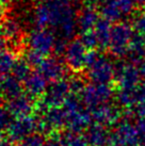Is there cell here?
Masks as SVG:
<instances>
[{
	"label": "cell",
	"mask_w": 145,
	"mask_h": 146,
	"mask_svg": "<svg viewBox=\"0 0 145 146\" xmlns=\"http://www.w3.org/2000/svg\"><path fill=\"white\" fill-rule=\"evenodd\" d=\"M49 9V27L57 30L59 36L72 40L78 27L76 11L72 0H53L47 2Z\"/></svg>",
	"instance_id": "obj_1"
},
{
	"label": "cell",
	"mask_w": 145,
	"mask_h": 146,
	"mask_svg": "<svg viewBox=\"0 0 145 146\" xmlns=\"http://www.w3.org/2000/svg\"><path fill=\"white\" fill-rule=\"evenodd\" d=\"M134 35L132 25L126 21H117L112 26L109 51L113 57L121 59L128 56L129 45Z\"/></svg>",
	"instance_id": "obj_2"
},
{
	"label": "cell",
	"mask_w": 145,
	"mask_h": 146,
	"mask_svg": "<svg viewBox=\"0 0 145 146\" xmlns=\"http://www.w3.org/2000/svg\"><path fill=\"white\" fill-rule=\"evenodd\" d=\"M69 94L71 90L67 80L62 79L59 81L51 82V84L47 88V91L43 95V97L36 100L35 111L43 114L46 112V110L50 108L62 107L64 100Z\"/></svg>",
	"instance_id": "obj_3"
},
{
	"label": "cell",
	"mask_w": 145,
	"mask_h": 146,
	"mask_svg": "<svg viewBox=\"0 0 145 146\" xmlns=\"http://www.w3.org/2000/svg\"><path fill=\"white\" fill-rule=\"evenodd\" d=\"M86 69V76L92 83L109 84L114 80L115 64H113L108 58H106L102 54H100L96 61Z\"/></svg>",
	"instance_id": "obj_4"
},
{
	"label": "cell",
	"mask_w": 145,
	"mask_h": 146,
	"mask_svg": "<svg viewBox=\"0 0 145 146\" xmlns=\"http://www.w3.org/2000/svg\"><path fill=\"white\" fill-rule=\"evenodd\" d=\"M79 96L83 105L91 109L101 104L109 102L113 96V89L109 84L90 83L85 85Z\"/></svg>",
	"instance_id": "obj_5"
},
{
	"label": "cell",
	"mask_w": 145,
	"mask_h": 146,
	"mask_svg": "<svg viewBox=\"0 0 145 146\" xmlns=\"http://www.w3.org/2000/svg\"><path fill=\"white\" fill-rule=\"evenodd\" d=\"M140 73L132 62H120L115 64L114 83L118 90L134 89L140 83Z\"/></svg>",
	"instance_id": "obj_6"
},
{
	"label": "cell",
	"mask_w": 145,
	"mask_h": 146,
	"mask_svg": "<svg viewBox=\"0 0 145 146\" xmlns=\"http://www.w3.org/2000/svg\"><path fill=\"white\" fill-rule=\"evenodd\" d=\"M89 49L85 47L80 38H74L69 43L65 52V63L69 68L79 73L86 68V53Z\"/></svg>",
	"instance_id": "obj_7"
},
{
	"label": "cell",
	"mask_w": 145,
	"mask_h": 146,
	"mask_svg": "<svg viewBox=\"0 0 145 146\" xmlns=\"http://www.w3.org/2000/svg\"><path fill=\"white\" fill-rule=\"evenodd\" d=\"M56 40L55 34L49 29L36 28L30 34L28 44L30 46V49L43 54L44 57H48L53 51Z\"/></svg>",
	"instance_id": "obj_8"
},
{
	"label": "cell",
	"mask_w": 145,
	"mask_h": 146,
	"mask_svg": "<svg viewBox=\"0 0 145 146\" xmlns=\"http://www.w3.org/2000/svg\"><path fill=\"white\" fill-rule=\"evenodd\" d=\"M35 131H37V118L30 115L26 117L14 118L7 129V134L9 140L13 143H19Z\"/></svg>",
	"instance_id": "obj_9"
},
{
	"label": "cell",
	"mask_w": 145,
	"mask_h": 146,
	"mask_svg": "<svg viewBox=\"0 0 145 146\" xmlns=\"http://www.w3.org/2000/svg\"><path fill=\"white\" fill-rule=\"evenodd\" d=\"M69 66L59 57H46L44 61L37 67V70L44 76L49 82L62 80L67 75Z\"/></svg>",
	"instance_id": "obj_10"
},
{
	"label": "cell",
	"mask_w": 145,
	"mask_h": 146,
	"mask_svg": "<svg viewBox=\"0 0 145 146\" xmlns=\"http://www.w3.org/2000/svg\"><path fill=\"white\" fill-rule=\"evenodd\" d=\"M89 111L94 122L104 126L115 125L123 117V111H121L116 106L110 105L109 102L91 108Z\"/></svg>",
	"instance_id": "obj_11"
},
{
	"label": "cell",
	"mask_w": 145,
	"mask_h": 146,
	"mask_svg": "<svg viewBox=\"0 0 145 146\" xmlns=\"http://www.w3.org/2000/svg\"><path fill=\"white\" fill-rule=\"evenodd\" d=\"M35 106L36 102H34V98L27 93H23L16 98L9 100L7 104V109L13 118H20L32 115L35 111Z\"/></svg>",
	"instance_id": "obj_12"
},
{
	"label": "cell",
	"mask_w": 145,
	"mask_h": 146,
	"mask_svg": "<svg viewBox=\"0 0 145 146\" xmlns=\"http://www.w3.org/2000/svg\"><path fill=\"white\" fill-rule=\"evenodd\" d=\"M99 15L100 12L96 2L94 0H88L83 4V8L81 9L77 18V24L80 32H85L95 28V26L100 18Z\"/></svg>",
	"instance_id": "obj_13"
},
{
	"label": "cell",
	"mask_w": 145,
	"mask_h": 146,
	"mask_svg": "<svg viewBox=\"0 0 145 146\" xmlns=\"http://www.w3.org/2000/svg\"><path fill=\"white\" fill-rule=\"evenodd\" d=\"M0 36L3 37L7 43L12 44L14 52L19 49L21 50L24 45V35L19 24L16 21L5 17L0 26Z\"/></svg>",
	"instance_id": "obj_14"
},
{
	"label": "cell",
	"mask_w": 145,
	"mask_h": 146,
	"mask_svg": "<svg viewBox=\"0 0 145 146\" xmlns=\"http://www.w3.org/2000/svg\"><path fill=\"white\" fill-rule=\"evenodd\" d=\"M47 82L48 80L39 72H32L26 80L24 81V89L26 93L30 95L34 99H40L47 91Z\"/></svg>",
	"instance_id": "obj_15"
},
{
	"label": "cell",
	"mask_w": 145,
	"mask_h": 146,
	"mask_svg": "<svg viewBox=\"0 0 145 146\" xmlns=\"http://www.w3.org/2000/svg\"><path fill=\"white\" fill-rule=\"evenodd\" d=\"M21 81L14 75H7L0 78V98L3 100H11L19 96L24 92Z\"/></svg>",
	"instance_id": "obj_16"
},
{
	"label": "cell",
	"mask_w": 145,
	"mask_h": 146,
	"mask_svg": "<svg viewBox=\"0 0 145 146\" xmlns=\"http://www.w3.org/2000/svg\"><path fill=\"white\" fill-rule=\"evenodd\" d=\"M92 115L90 111L82 110L80 112H77L75 114H71L66 116V125L69 131L82 133L83 131H86V129L92 125Z\"/></svg>",
	"instance_id": "obj_17"
},
{
	"label": "cell",
	"mask_w": 145,
	"mask_h": 146,
	"mask_svg": "<svg viewBox=\"0 0 145 146\" xmlns=\"http://www.w3.org/2000/svg\"><path fill=\"white\" fill-rule=\"evenodd\" d=\"M114 132L127 146L140 145L136 125L130 123L129 119L123 118L122 121H120L116 124V128L114 130Z\"/></svg>",
	"instance_id": "obj_18"
},
{
	"label": "cell",
	"mask_w": 145,
	"mask_h": 146,
	"mask_svg": "<svg viewBox=\"0 0 145 146\" xmlns=\"http://www.w3.org/2000/svg\"><path fill=\"white\" fill-rule=\"evenodd\" d=\"M109 134L110 132L106 129V126L94 123L86 129L84 135L89 146H107Z\"/></svg>",
	"instance_id": "obj_19"
},
{
	"label": "cell",
	"mask_w": 145,
	"mask_h": 146,
	"mask_svg": "<svg viewBox=\"0 0 145 146\" xmlns=\"http://www.w3.org/2000/svg\"><path fill=\"white\" fill-rule=\"evenodd\" d=\"M130 62L133 64H139L145 58V37L142 34H134L129 45L128 52Z\"/></svg>",
	"instance_id": "obj_20"
},
{
	"label": "cell",
	"mask_w": 145,
	"mask_h": 146,
	"mask_svg": "<svg viewBox=\"0 0 145 146\" xmlns=\"http://www.w3.org/2000/svg\"><path fill=\"white\" fill-rule=\"evenodd\" d=\"M98 9L101 17L111 23H117L124 15L115 0H101Z\"/></svg>",
	"instance_id": "obj_21"
},
{
	"label": "cell",
	"mask_w": 145,
	"mask_h": 146,
	"mask_svg": "<svg viewBox=\"0 0 145 146\" xmlns=\"http://www.w3.org/2000/svg\"><path fill=\"white\" fill-rule=\"evenodd\" d=\"M94 31L96 33L99 48H108L109 44H110V38H111V31H112L111 21H109L107 19H105V18L100 17L98 23L95 26V28H94Z\"/></svg>",
	"instance_id": "obj_22"
},
{
	"label": "cell",
	"mask_w": 145,
	"mask_h": 146,
	"mask_svg": "<svg viewBox=\"0 0 145 146\" xmlns=\"http://www.w3.org/2000/svg\"><path fill=\"white\" fill-rule=\"evenodd\" d=\"M17 60V54L13 50H5L0 54V78L12 72L13 66Z\"/></svg>",
	"instance_id": "obj_23"
},
{
	"label": "cell",
	"mask_w": 145,
	"mask_h": 146,
	"mask_svg": "<svg viewBox=\"0 0 145 146\" xmlns=\"http://www.w3.org/2000/svg\"><path fill=\"white\" fill-rule=\"evenodd\" d=\"M31 67L32 66L29 64L28 61L25 58L24 59L23 58H17L16 62L13 66L12 75H14L21 82H24L30 76V74L32 73Z\"/></svg>",
	"instance_id": "obj_24"
},
{
	"label": "cell",
	"mask_w": 145,
	"mask_h": 146,
	"mask_svg": "<svg viewBox=\"0 0 145 146\" xmlns=\"http://www.w3.org/2000/svg\"><path fill=\"white\" fill-rule=\"evenodd\" d=\"M61 145L62 146H89L85 135L81 133L69 131L61 134Z\"/></svg>",
	"instance_id": "obj_25"
},
{
	"label": "cell",
	"mask_w": 145,
	"mask_h": 146,
	"mask_svg": "<svg viewBox=\"0 0 145 146\" xmlns=\"http://www.w3.org/2000/svg\"><path fill=\"white\" fill-rule=\"evenodd\" d=\"M117 102L124 108H132L138 104L136 88L134 89L118 90L117 92Z\"/></svg>",
	"instance_id": "obj_26"
},
{
	"label": "cell",
	"mask_w": 145,
	"mask_h": 146,
	"mask_svg": "<svg viewBox=\"0 0 145 146\" xmlns=\"http://www.w3.org/2000/svg\"><path fill=\"white\" fill-rule=\"evenodd\" d=\"M82 105H83V102L81 100L80 96L71 93L64 100L63 105H62V108H63L65 114L67 116V115L75 114L77 112L82 111L83 110L82 109Z\"/></svg>",
	"instance_id": "obj_27"
},
{
	"label": "cell",
	"mask_w": 145,
	"mask_h": 146,
	"mask_svg": "<svg viewBox=\"0 0 145 146\" xmlns=\"http://www.w3.org/2000/svg\"><path fill=\"white\" fill-rule=\"evenodd\" d=\"M34 23L36 28L49 27V9L47 3H40L34 12Z\"/></svg>",
	"instance_id": "obj_28"
},
{
	"label": "cell",
	"mask_w": 145,
	"mask_h": 146,
	"mask_svg": "<svg viewBox=\"0 0 145 146\" xmlns=\"http://www.w3.org/2000/svg\"><path fill=\"white\" fill-rule=\"evenodd\" d=\"M46 140L44 138V134L40 132H34L20 141L16 146H44Z\"/></svg>",
	"instance_id": "obj_29"
},
{
	"label": "cell",
	"mask_w": 145,
	"mask_h": 146,
	"mask_svg": "<svg viewBox=\"0 0 145 146\" xmlns=\"http://www.w3.org/2000/svg\"><path fill=\"white\" fill-rule=\"evenodd\" d=\"M81 40V42L83 43L86 48L91 50V49H96L97 47H99L98 45V40H97L96 33L93 30H89L85 32H81V35L79 37Z\"/></svg>",
	"instance_id": "obj_30"
},
{
	"label": "cell",
	"mask_w": 145,
	"mask_h": 146,
	"mask_svg": "<svg viewBox=\"0 0 145 146\" xmlns=\"http://www.w3.org/2000/svg\"><path fill=\"white\" fill-rule=\"evenodd\" d=\"M69 90L71 93L75 94V95H80L81 92L83 91V89L85 88V81L83 78L79 77V76H75L72 77L71 80L69 81Z\"/></svg>",
	"instance_id": "obj_31"
},
{
	"label": "cell",
	"mask_w": 145,
	"mask_h": 146,
	"mask_svg": "<svg viewBox=\"0 0 145 146\" xmlns=\"http://www.w3.org/2000/svg\"><path fill=\"white\" fill-rule=\"evenodd\" d=\"M132 26L136 32L145 36V8L134 17Z\"/></svg>",
	"instance_id": "obj_32"
},
{
	"label": "cell",
	"mask_w": 145,
	"mask_h": 146,
	"mask_svg": "<svg viewBox=\"0 0 145 146\" xmlns=\"http://www.w3.org/2000/svg\"><path fill=\"white\" fill-rule=\"evenodd\" d=\"M46 57H44L43 54H41V53L36 52L32 49H29L27 53H26V60L28 61V63L31 66H34V67H39L41 65V63L44 61V59Z\"/></svg>",
	"instance_id": "obj_33"
},
{
	"label": "cell",
	"mask_w": 145,
	"mask_h": 146,
	"mask_svg": "<svg viewBox=\"0 0 145 146\" xmlns=\"http://www.w3.org/2000/svg\"><path fill=\"white\" fill-rule=\"evenodd\" d=\"M67 40H65L63 37H58L56 40V43H55V47H53V51L56 57L62 58V56H64L65 52H66V49H67V46H69V43H67Z\"/></svg>",
	"instance_id": "obj_34"
},
{
	"label": "cell",
	"mask_w": 145,
	"mask_h": 146,
	"mask_svg": "<svg viewBox=\"0 0 145 146\" xmlns=\"http://www.w3.org/2000/svg\"><path fill=\"white\" fill-rule=\"evenodd\" d=\"M12 115L10 114L7 108L0 107V131L7 130L12 122Z\"/></svg>",
	"instance_id": "obj_35"
},
{
	"label": "cell",
	"mask_w": 145,
	"mask_h": 146,
	"mask_svg": "<svg viewBox=\"0 0 145 146\" xmlns=\"http://www.w3.org/2000/svg\"><path fill=\"white\" fill-rule=\"evenodd\" d=\"M134 125L137 128L139 143H140V145L145 146V117L139 118L137 122L134 123Z\"/></svg>",
	"instance_id": "obj_36"
},
{
	"label": "cell",
	"mask_w": 145,
	"mask_h": 146,
	"mask_svg": "<svg viewBox=\"0 0 145 146\" xmlns=\"http://www.w3.org/2000/svg\"><path fill=\"white\" fill-rule=\"evenodd\" d=\"M115 1L123 14H130L131 12H133L136 7L133 0H115Z\"/></svg>",
	"instance_id": "obj_37"
},
{
	"label": "cell",
	"mask_w": 145,
	"mask_h": 146,
	"mask_svg": "<svg viewBox=\"0 0 145 146\" xmlns=\"http://www.w3.org/2000/svg\"><path fill=\"white\" fill-rule=\"evenodd\" d=\"M44 146H62L61 145V134H59V132L50 134V137L46 140Z\"/></svg>",
	"instance_id": "obj_38"
},
{
	"label": "cell",
	"mask_w": 145,
	"mask_h": 146,
	"mask_svg": "<svg viewBox=\"0 0 145 146\" xmlns=\"http://www.w3.org/2000/svg\"><path fill=\"white\" fill-rule=\"evenodd\" d=\"M134 115H137L139 118L145 117V102H138L137 105L132 107Z\"/></svg>",
	"instance_id": "obj_39"
},
{
	"label": "cell",
	"mask_w": 145,
	"mask_h": 146,
	"mask_svg": "<svg viewBox=\"0 0 145 146\" xmlns=\"http://www.w3.org/2000/svg\"><path fill=\"white\" fill-rule=\"evenodd\" d=\"M138 68H139V73H140L141 78L145 80V58L138 64Z\"/></svg>",
	"instance_id": "obj_40"
},
{
	"label": "cell",
	"mask_w": 145,
	"mask_h": 146,
	"mask_svg": "<svg viewBox=\"0 0 145 146\" xmlns=\"http://www.w3.org/2000/svg\"><path fill=\"white\" fill-rule=\"evenodd\" d=\"M5 50H8V43L4 40L3 37L0 36V54L4 52Z\"/></svg>",
	"instance_id": "obj_41"
},
{
	"label": "cell",
	"mask_w": 145,
	"mask_h": 146,
	"mask_svg": "<svg viewBox=\"0 0 145 146\" xmlns=\"http://www.w3.org/2000/svg\"><path fill=\"white\" fill-rule=\"evenodd\" d=\"M5 7L2 5V4L0 3V26L2 24V21H4V18H5Z\"/></svg>",
	"instance_id": "obj_42"
},
{
	"label": "cell",
	"mask_w": 145,
	"mask_h": 146,
	"mask_svg": "<svg viewBox=\"0 0 145 146\" xmlns=\"http://www.w3.org/2000/svg\"><path fill=\"white\" fill-rule=\"evenodd\" d=\"M133 2H134L136 7H138V8H145V0H133Z\"/></svg>",
	"instance_id": "obj_43"
},
{
	"label": "cell",
	"mask_w": 145,
	"mask_h": 146,
	"mask_svg": "<svg viewBox=\"0 0 145 146\" xmlns=\"http://www.w3.org/2000/svg\"><path fill=\"white\" fill-rule=\"evenodd\" d=\"M14 1H15V0H0V3L7 8V7H9L11 3H13Z\"/></svg>",
	"instance_id": "obj_44"
},
{
	"label": "cell",
	"mask_w": 145,
	"mask_h": 146,
	"mask_svg": "<svg viewBox=\"0 0 145 146\" xmlns=\"http://www.w3.org/2000/svg\"><path fill=\"white\" fill-rule=\"evenodd\" d=\"M0 146H14L13 145V142L11 140H4L0 143Z\"/></svg>",
	"instance_id": "obj_45"
},
{
	"label": "cell",
	"mask_w": 145,
	"mask_h": 146,
	"mask_svg": "<svg viewBox=\"0 0 145 146\" xmlns=\"http://www.w3.org/2000/svg\"><path fill=\"white\" fill-rule=\"evenodd\" d=\"M36 1H39L40 3H47V2H51L53 0H36Z\"/></svg>",
	"instance_id": "obj_46"
},
{
	"label": "cell",
	"mask_w": 145,
	"mask_h": 146,
	"mask_svg": "<svg viewBox=\"0 0 145 146\" xmlns=\"http://www.w3.org/2000/svg\"><path fill=\"white\" fill-rule=\"evenodd\" d=\"M138 146H142V145H138Z\"/></svg>",
	"instance_id": "obj_47"
},
{
	"label": "cell",
	"mask_w": 145,
	"mask_h": 146,
	"mask_svg": "<svg viewBox=\"0 0 145 146\" xmlns=\"http://www.w3.org/2000/svg\"><path fill=\"white\" fill-rule=\"evenodd\" d=\"M144 37H145V36H144Z\"/></svg>",
	"instance_id": "obj_48"
}]
</instances>
